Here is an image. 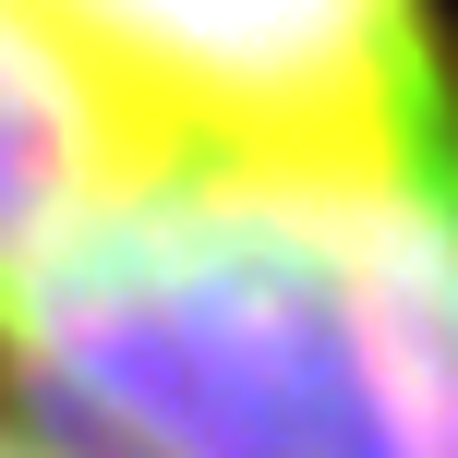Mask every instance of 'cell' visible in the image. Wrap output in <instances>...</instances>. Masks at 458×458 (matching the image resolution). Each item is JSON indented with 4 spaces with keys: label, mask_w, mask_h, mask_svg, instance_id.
Segmentation results:
<instances>
[{
    "label": "cell",
    "mask_w": 458,
    "mask_h": 458,
    "mask_svg": "<svg viewBox=\"0 0 458 458\" xmlns=\"http://www.w3.org/2000/svg\"><path fill=\"white\" fill-rule=\"evenodd\" d=\"M0 350L97 458H458V193L109 182Z\"/></svg>",
    "instance_id": "6da1fadb"
},
{
    "label": "cell",
    "mask_w": 458,
    "mask_h": 458,
    "mask_svg": "<svg viewBox=\"0 0 458 458\" xmlns=\"http://www.w3.org/2000/svg\"><path fill=\"white\" fill-rule=\"evenodd\" d=\"M121 182L458 193V72L422 0H0Z\"/></svg>",
    "instance_id": "7a4b0ae2"
},
{
    "label": "cell",
    "mask_w": 458,
    "mask_h": 458,
    "mask_svg": "<svg viewBox=\"0 0 458 458\" xmlns=\"http://www.w3.org/2000/svg\"><path fill=\"white\" fill-rule=\"evenodd\" d=\"M109 182H121V157L97 145V121L72 109L61 72L0 24V301H13V277L37 266Z\"/></svg>",
    "instance_id": "3957f363"
},
{
    "label": "cell",
    "mask_w": 458,
    "mask_h": 458,
    "mask_svg": "<svg viewBox=\"0 0 458 458\" xmlns=\"http://www.w3.org/2000/svg\"><path fill=\"white\" fill-rule=\"evenodd\" d=\"M0 458H48V446H24V435H0Z\"/></svg>",
    "instance_id": "277c9868"
}]
</instances>
